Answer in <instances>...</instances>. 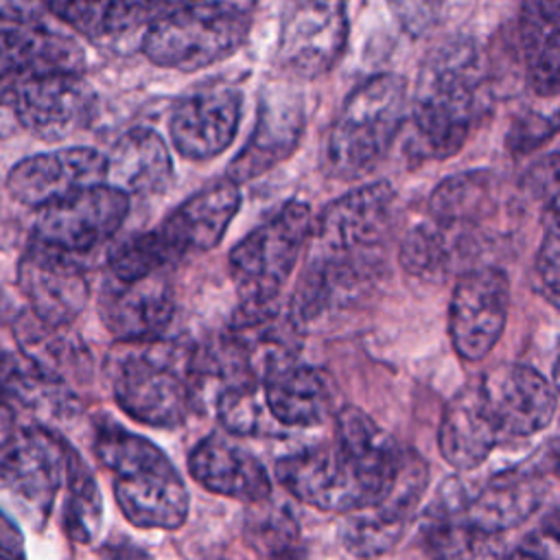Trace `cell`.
<instances>
[{
  "instance_id": "6da1fadb",
  "label": "cell",
  "mask_w": 560,
  "mask_h": 560,
  "mask_svg": "<svg viewBox=\"0 0 560 560\" xmlns=\"http://www.w3.org/2000/svg\"><path fill=\"white\" fill-rule=\"evenodd\" d=\"M394 208V188L374 182L341 195L313 221L306 269L289 304L300 328L346 304L374 278Z\"/></svg>"
},
{
  "instance_id": "7a4b0ae2",
  "label": "cell",
  "mask_w": 560,
  "mask_h": 560,
  "mask_svg": "<svg viewBox=\"0 0 560 560\" xmlns=\"http://www.w3.org/2000/svg\"><path fill=\"white\" fill-rule=\"evenodd\" d=\"M332 422L328 440L289 453L276 464V475L298 501L346 514L387 488L400 446L359 407H341Z\"/></svg>"
},
{
  "instance_id": "3957f363",
  "label": "cell",
  "mask_w": 560,
  "mask_h": 560,
  "mask_svg": "<svg viewBox=\"0 0 560 560\" xmlns=\"http://www.w3.org/2000/svg\"><path fill=\"white\" fill-rule=\"evenodd\" d=\"M549 475L553 468L521 464L475 486L448 479L422 521L427 551L442 558L499 556L492 545L542 508Z\"/></svg>"
},
{
  "instance_id": "277c9868",
  "label": "cell",
  "mask_w": 560,
  "mask_h": 560,
  "mask_svg": "<svg viewBox=\"0 0 560 560\" xmlns=\"http://www.w3.org/2000/svg\"><path fill=\"white\" fill-rule=\"evenodd\" d=\"M488 72L475 42L457 37L424 59L411 98L413 153L444 160L457 153L488 103Z\"/></svg>"
},
{
  "instance_id": "5b68a950",
  "label": "cell",
  "mask_w": 560,
  "mask_h": 560,
  "mask_svg": "<svg viewBox=\"0 0 560 560\" xmlns=\"http://www.w3.org/2000/svg\"><path fill=\"white\" fill-rule=\"evenodd\" d=\"M107 376L118 407L155 429L179 427L201 383L195 352L164 337L118 341L107 359Z\"/></svg>"
},
{
  "instance_id": "8992f818",
  "label": "cell",
  "mask_w": 560,
  "mask_h": 560,
  "mask_svg": "<svg viewBox=\"0 0 560 560\" xmlns=\"http://www.w3.org/2000/svg\"><path fill=\"white\" fill-rule=\"evenodd\" d=\"M94 453L114 475V497L125 518L144 529H177L190 508L188 490L166 453L116 422H101Z\"/></svg>"
},
{
  "instance_id": "52a82bcc",
  "label": "cell",
  "mask_w": 560,
  "mask_h": 560,
  "mask_svg": "<svg viewBox=\"0 0 560 560\" xmlns=\"http://www.w3.org/2000/svg\"><path fill=\"white\" fill-rule=\"evenodd\" d=\"M407 114V83L385 72L354 88L337 112L326 160L335 175L354 179L372 171L396 140Z\"/></svg>"
},
{
  "instance_id": "ba28073f",
  "label": "cell",
  "mask_w": 560,
  "mask_h": 560,
  "mask_svg": "<svg viewBox=\"0 0 560 560\" xmlns=\"http://www.w3.org/2000/svg\"><path fill=\"white\" fill-rule=\"evenodd\" d=\"M252 11L199 4L160 13L147 22L142 52L155 66L195 72L234 55L247 39Z\"/></svg>"
},
{
  "instance_id": "9c48e42d",
  "label": "cell",
  "mask_w": 560,
  "mask_h": 560,
  "mask_svg": "<svg viewBox=\"0 0 560 560\" xmlns=\"http://www.w3.org/2000/svg\"><path fill=\"white\" fill-rule=\"evenodd\" d=\"M311 228L308 203L293 199L236 243L228 265L241 308H260L276 302L308 243Z\"/></svg>"
},
{
  "instance_id": "30bf717a",
  "label": "cell",
  "mask_w": 560,
  "mask_h": 560,
  "mask_svg": "<svg viewBox=\"0 0 560 560\" xmlns=\"http://www.w3.org/2000/svg\"><path fill=\"white\" fill-rule=\"evenodd\" d=\"M466 389L499 446L540 433L558 409L553 385L523 363L499 365L468 381Z\"/></svg>"
},
{
  "instance_id": "8fae6325",
  "label": "cell",
  "mask_w": 560,
  "mask_h": 560,
  "mask_svg": "<svg viewBox=\"0 0 560 560\" xmlns=\"http://www.w3.org/2000/svg\"><path fill=\"white\" fill-rule=\"evenodd\" d=\"M68 444L42 424L22 422L0 400V477L39 516L52 508L63 483Z\"/></svg>"
},
{
  "instance_id": "7c38bea8",
  "label": "cell",
  "mask_w": 560,
  "mask_h": 560,
  "mask_svg": "<svg viewBox=\"0 0 560 560\" xmlns=\"http://www.w3.org/2000/svg\"><path fill=\"white\" fill-rule=\"evenodd\" d=\"M429 486V466L422 455L400 448L387 488L368 505L343 514L339 540L352 556H381L389 551L416 518Z\"/></svg>"
},
{
  "instance_id": "4fadbf2b",
  "label": "cell",
  "mask_w": 560,
  "mask_h": 560,
  "mask_svg": "<svg viewBox=\"0 0 560 560\" xmlns=\"http://www.w3.org/2000/svg\"><path fill=\"white\" fill-rule=\"evenodd\" d=\"M129 212V195L101 182L39 208L33 238L83 256L107 243Z\"/></svg>"
},
{
  "instance_id": "5bb4252c",
  "label": "cell",
  "mask_w": 560,
  "mask_h": 560,
  "mask_svg": "<svg viewBox=\"0 0 560 560\" xmlns=\"http://www.w3.org/2000/svg\"><path fill=\"white\" fill-rule=\"evenodd\" d=\"M510 308V280L499 267H468L459 273L451 306L448 335L464 361H481L503 335Z\"/></svg>"
},
{
  "instance_id": "9a60e30c",
  "label": "cell",
  "mask_w": 560,
  "mask_h": 560,
  "mask_svg": "<svg viewBox=\"0 0 560 560\" xmlns=\"http://www.w3.org/2000/svg\"><path fill=\"white\" fill-rule=\"evenodd\" d=\"M11 109L20 127L42 140H63L85 129L96 94L81 72H50L11 85Z\"/></svg>"
},
{
  "instance_id": "2e32d148",
  "label": "cell",
  "mask_w": 560,
  "mask_h": 560,
  "mask_svg": "<svg viewBox=\"0 0 560 560\" xmlns=\"http://www.w3.org/2000/svg\"><path fill=\"white\" fill-rule=\"evenodd\" d=\"M18 287L28 311L48 326L68 328L85 308L90 282L77 254L31 241L18 262Z\"/></svg>"
},
{
  "instance_id": "e0dca14e",
  "label": "cell",
  "mask_w": 560,
  "mask_h": 560,
  "mask_svg": "<svg viewBox=\"0 0 560 560\" xmlns=\"http://www.w3.org/2000/svg\"><path fill=\"white\" fill-rule=\"evenodd\" d=\"M83 48L33 11H0V85L50 72H83Z\"/></svg>"
},
{
  "instance_id": "ac0fdd59",
  "label": "cell",
  "mask_w": 560,
  "mask_h": 560,
  "mask_svg": "<svg viewBox=\"0 0 560 560\" xmlns=\"http://www.w3.org/2000/svg\"><path fill=\"white\" fill-rule=\"evenodd\" d=\"M107 160L90 147H63L28 155L7 173V192L26 208H44L85 186L105 182Z\"/></svg>"
},
{
  "instance_id": "d6986e66",
  "label": "cell",
  "mask_w": 560,
  "mask_h": 560,
  "mask_svg": "<svg viewBox=\"0 0 560 560\" xmlns=\"http://www.w3.org/2000/svg\"><path fill=\"white\" fill-rule=\"evenodd\" d=\"M346 42V4L291 2L280 26L278 57L295 77L315 79L339 61Z\"/></svg>"
},
{
  "instance_id": "ffe728a7",
  "label": "cell",
  "mask_w": 560,
  "mask_h": 560,
  "mask_svg": "<svg viewBox=\"0 0 560 560\" xmlns=\"http://www.w3.org/2000/svg\"><path fill=\"white\" fill-rule=\"evenodd\" d=\"M243 96L232 85L199 88L177 101L168 131L175 149L188 160L223 153L241 125Z\"/></svg>"
},
{
  "instance_id": "44dd1931",
  "label": "cell",
  "mask_w": 560,
  "mask_h": 560,
  "mask_svg": "<svg viewBox=\"0 0 560 560\" xmlns=\"http://www.w3.org/2000/svg\"><path fill=\"white\" fill-rule=\"evenodd\" d=\"M304 131V105L289 88H269L260 96L258 116L247 144L228 166V179L243 184L269 173L300 144Z\"/></svg>"
},
{
  "instance_id": "7402d4cb",
  "label": "cell",
  "mask_w": 560,
  "mask_h": 560,
  "mask_svg": "<svg viewBox=\"0 0 560 560\" xmlns=\"http://www.w3.org/2000/svg\"><path fill=\"white\" fill-rule=\"evenodd\" d=\"M98 313L105 328L118 341L162 337L175 313L173 289L164 271L138 280L112 276L101 289Z\"/></svg>"
},
{
  "instance_id": "603a6c76",
  "label": "cell",
  "mask_w": 560,
  "mask_h": 560,
  "mask_svg": "<svg viewBox=\"0 0 560 560\" xmlns=\"http://www.w3.org/2000/svg\"><path fill=\"white\" fill-rule=\"evenodd\" d=\"M238 206V184L225 177L182 201L155 232L177 265L217 247Z\"/></svg>"
},
{
  "instance_id": "cb8c5ba5",
  "label": "cell",
  "mask_w": 560,
  "mask_h": 560,
  "mask_svg": "<svg viewBox=\"0 0 560 560\" xmlns=\"http://www.w3.org/2000/svg\"><path fill=\"white\" fill-rule=\"evenodd\" d=\"M188 468L208 492L243 503H262L271 497V479L262 462L232 433L206 435L192 448Z\"/></svg>"
},
{
  "instance_id": "d4e9b609",
  "label": "cell",
  "mask_w": 560,
  "mask_h": 560,
  "mask_svg": "<svg viewBox=\"0 0 560 560\" xmlns=\"http://www.w3.org/2000/svg\"><path fill=\"white\" fill-rule=\"evenodd\" d=\"M260 387L269 413L282 427H317L332 416L330 378L298 359L269 372Z\"/></svg>"
},
{
  "instance_id": "484cf974",
  "label": "cell",
  "mask_w": 560,
  "mask_h": 560,
  "mask_svg": "<svg viewBox=\"0 0 560 560\" xmlns=\"http://www.w3.org/2000/svg\"><path fill=\"white\" fill-rule=\"evenodd\" d=\"M105 160V182L127 195H160L175 177L166 142L147 127L120 136Z\"/></svg>"
},
{
  "instance_id": "4316f807",
  "label": "cell",
  "mask_w": 560,
  "mask_h": 560,
  "mask_svg": "<svg viewBox=\"0 0 560 560\" xmlns=\"http://www.w3.org/2000/svg\"><path fill=\"white\" fill-rule=\"evenodd\" d=\"M558 13L560 0H525L518 22V44L529 88L538 96L558 94Z\"/></svg>"
},
{
  "instance_id": "83f0119b",
  "label": "cell",
  "mask_w": 560,
  "mask_h": 560,
  "mask_svg": "<svg viewBox=\"0 0 560 560\" xmlns=\"http://www.w3.org/2000/svg\"><path fill=\"white\" fill-rule=\"evenodd\" d=\"M497 208V182L490 171H466L442 179L429 197V217L479 234Z\"/></svg>"
},
{
  "instance_id": "f1b7e54d",
  "label": "cell",
  "mask_w": 560,
  "mask_h": 560,
  "mask_svg": "<svg viewBox=\"0 0 560 560\" xmlns=\"http://www.w3.org/2000/svg\"><path fill=\"white\" fill-rule=\"evenodd\" d=\"M46 9L88 39L116 37L147 24L144 0H42Z\"/></svg>"
},
{
  "instance_id": "f546056e",
  "label": "cell",
  "mask_w": 560,
  "mask_h": 560,
  "mask_svg": "<svg viewBox=\"0 0 560 560\" xmlns=\"http://www.w3.org/2000/svg\"><path fill=\"white\" fill-rule=\"evenodd\" d=\"M66 501H63V529L70 540L90 545L103 525V499L90 466L81 455L68 446L66 451Z\"/></svg>"
},
{
  "instance_id": "4dcf8cb0",
  "label": "cell",
  "mask_w": 560,
  "mask_h": 560,
  "mask_svg": "<svg viewBox=\"0 0 560 560\" xmlns=\"http://www.w3.org/2000/svg\"><path fill=\"white\" fill-rule=\"evenodd\" d=\"M217 413L223 429L236 438L278 433L280 422L269 413L262 387L249 378L228 381L217 398Z\"/></svg>"
},
{
  "instance_id": "1f68e13d",
  "label": "cell",
  "mask_w": 560,
  "mask_h": 560,
  "mask_svg": "<svg viewBox=\"0 0 560 560\" xmlns=\"http://www.w3.org/2000/svg\"><path fill=\"white\" fill-rule=\"evenodd\" d=\"M173 258L162 245L155 230L136 234L118 245L109 256V276L118 280H138L151 273H162L173 267Z\"/></svg>"
},
{
  "instance_id": "d6a6232c",
  "label": "cell",
  "mask_w": 560,
  "mask_h": 560,
  "mask_svg": "<svg viewBox=\"0 0 560 560\" xmlns=\"http://www.w3.org/2000/svg\"><path fill=\"white\" fill-rule=\"evenodd\" d=\"M556 116H545L538 112H525L518 116L512 125V129L505 136V147L514 155H527L536 149H540L547 140L556 136Z\"/></svg>"
},
{
  "instance_id": "836d02e7",
  "label": "cell",
  "mask_w": 560,
  "mask_h": 560,
  "mask_svg": "<svg viewBox=\"0 0 560 560\" xmlns=\"http://www.w3.org/2000/svg\"><path fill=\"white\" fill-rule=\"evenodd\" d=\"M536 278L540 282L542 298L558 306V280H560V241H558V221L556 210L549 212V223L545 230V236L540 241L538 254H536Z\"/></svg>"
},
{
  "instance_id": "e575fe53",
  "label": "cell",
  "mask_w": 560,
  "mask_h": 560,
  "mask_svg": "<svg viewBox=\"0 0 560 560\" xmlns=\"http://www.w3.org/2000/svg\"><path fill=\"white\" fill-rule=\"evenodd\" d=\"M392 15L411 37L427 35L442 15L444 0H387Z\"/></svg>"
},
{
  "instance_id": "d590c367",
  "label": "cell",
  "mask_w": 560,
  "mask_h": 560,
  "mask_svg": "<svg viewBox=\"0 0 560 560\" xmlns=\"http://www.w3.org/2000/svg\"><path fill=\"white\" fill-rule=\"evenodd\" d=\"M199 4H232V7L254 11L256 0H144L149 20L160 13H166V11H175V9H184V7H199Z\"/></svg>"
},
{
  "instance_id": "8d00e7d4",
  "label": "cell",
  "mask_w": 560,
  "mask_h": 560,
  "mask_svg": "<svg viewBox=\"0 0 560 560\" xmlns=\"http://www.w3.org/2000/svg\"><path fill=\"white\" fill-rule=\"evenodd\" d=\"M22 556V538L20 532L15 527H11V523L0 514V556Z\"/></svg>"
},
{
  "instance_id": "74e56055",
  "label": "cell",
  "mask_w": 560,
  "mask_h": 560,
  "mask_svg": "<svg viewBox=\"0 0 560 560\" xmlns=\"http://www.w3.org/2000/svg\"><path fill=\"white\" fill-rule=\"evenodd\" d=\"M291 2H311V4H346V0H291Z\"/></svg>"
}]
</instances>
